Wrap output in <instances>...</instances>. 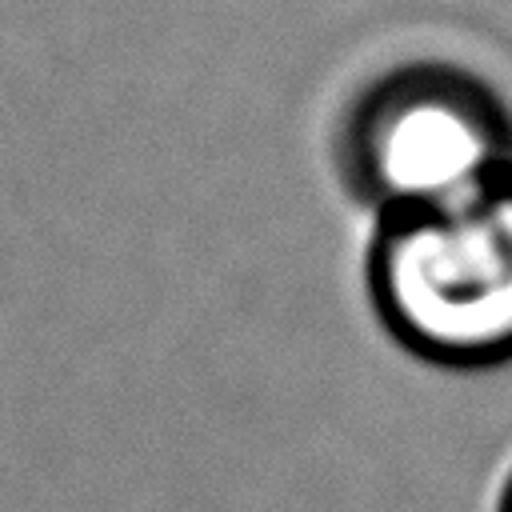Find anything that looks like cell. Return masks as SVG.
<instances>
[{"label":"cell","mask_w":512,"mask_h":512,"mask_svg":"<svg viewBox=\"0 0 512 512\" xmlns=\"http://www.w3.org/2000/svg\"><path fill=\"white\" fill-rule=\"evenodd\" d=\"M368 296L388 336L428 364L512 360V164L376 216Z\"/></svg>","instance_id":"6da1fadb"},{"label":"cell","mask_w":512,"mask_h":512,"mask_svg":"<svg viewBox=\"0 0 512 512\" xmlns=\"http://www.w3.org/2000/svg\"><path fill=\"white\" fill-rule=\"evenodd\" d=\"M512 164V108L472 68L408 60L360 88L340 124V168L376 216L452 196Z\"/></svg>","instance_id":"7a4b0ae2"},{"label":"cell","mask_w":512,"mask_h":512,"mask_svg":"<svg viewBox=\"0 0 512 512\" xmlns=\"http://www.w3.org/2000/svg\"><path fill=\"white\" fill-rule=\"evenodd\" d=\"M496 512H512V472H508V480H504V488H500V504H496Z\"/></svg>","instance_id":"3957f363"}]
</instances>
